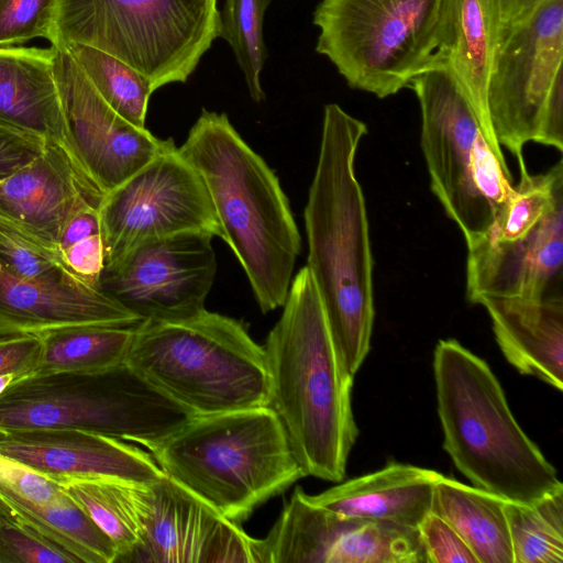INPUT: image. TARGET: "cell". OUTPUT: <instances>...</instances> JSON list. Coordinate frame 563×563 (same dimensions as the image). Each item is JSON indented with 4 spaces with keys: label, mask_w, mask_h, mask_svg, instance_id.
Instances as JSON below:
<instances>
[{
    "label": "cell",
    "mask_w": 563,
    "mask_h": 563,
    "mask_svg": "<svg viewBox=\"0 0 563 563\" xmlns=\"http://www.w3.org/2000/svg\"><path fill=\"white\" fill-rule=\"evenodd\" d=\"M219 35L217 0H59L53 47L103 51L143 74L155 91L187 81Z\"/></svg>",
    "instance_id": "8"
},
{
    "label": "cell",
    "mask_w": 563,
    "mask_h": 563,
    "mask_svg": "<svg viewBox=\"0 0 563 563\" xmlns=\"http://www.w3.org/2000/svg\"><path fill=\"white\" fill-rule=\"evenodd\" d=\"M103 197L64 147L47 144L0 181V216L57 245L69 220L85 209H98Z\"/></svg>",
    "instance_id": "19"
},
{
    "label": "cell",
    "mask_w": 563,
    "mask_h": 563,
    "mask_svg": "<svg viewBox=\"0 0 563 563\" xmlns=\"http://www.w3.org/2000/svg\"><path fill=\"white\" fill-rule=\"evenodd\" d=\"M144 321L75 275L31 280L0 264V338L79 324L135 325Z\"/></svg>",
    "instance_id": "20"
},
{
    "label": "cell",
    "mask_w": 563,
    "mask_h": 563,
    "mask_svg": "<svg viewBox=\"0 0 563 563\" xmlns=\"http://www.w3.org/2000/svg\"><path fill=\"white\" fill-rule=\"evenodd\" d=\"M125 365L190 416L268 406L264 346L233 318L202 312L176 321H142Z\"/></svg>",
    "instance_id": "6"
},
{
    "label": "cell",
    "mask_w": 563,
    "mask_h": 563,
    "mask_svg": "<svg viewBox=\"0 0 563 563\" xmlns=\"http://www.w3.org/2000/svg\"><path fill=\"white\" fill-rule=\"evenodd\" d=\"M366 124L336 103L324 107L319 155L303 211L306 267L339 354L353 376L371 349L375 318L367 210L355 173Z\"/></svg>",
    "instance_id": "1"
},
{
    "label": "cell",
    "mask_w": 563,
    "mask_h": 563,
    "mask_svg": "<svg viewBox=\"0 0 563 563\" xmlns=\"http://www.w3.org/2000/svg\"><path fill=\"white\" fill-rule=\"evenodd\" d=\"M0 264L19 277L37 282L75 275L63 262L56 244L3 216H0Z\"/></svg>",
    "instance_id": "33"
},
{
    "label": "cell",
    "mask_w": 563,
    "mask_h": 563,
    "mask_svg": "<svg viewBox=\"0 0 563 563\" xmlns=\"http://www.w3.org/2000/svg\"><path fill=\"white\" fill-rule=\"evenodd\" d=\"M178 151L202 180L221 239L244 269L261 311L283 307L301 238L276 174L225 113L203 109Z\"/></svg>",
    "instance_id": "3"
},
{
    "label": "cell",
    "mask_w": 563,
    "mask_h": 563,
    "mask_svg": "<svg viewBox=\"0 0 563 563\" xmlns=\"http://www.w3.org/2000/svg\"><path fill=\"white\" fill-rule=\"evenodd\" d=\"M283 307L264 345L268 407L306 476L340 483L358 435L352 409L354 376L339 354L306 266L292 277Z\"/></svg>",
    "instance_id": "2"
},
{
    "label": "cell",
    "mask_w": 563,
    "mask_h": 563,
    "mask_svg": "<svg viewBox=\"0 0 563 563\" xmlns=\"http://www.w3.org/2000/svg\"><path fill=\"white\" fill-rule=\"evenodd\" d=\"M190 415L128 365L98 373L31 374L0 394V429H73L145 445Z\"/></svg>",
    "instance_id": "9"
},
{
    "label": "cell",
    "mask_w": 563,
    "mask_h": 563,
    "mask_svg": "<svg viewBox=\"0 0 563 563\" xmlns=\"http://www.w3.org/2000/svg\"><path fill=\"white\" fill-rule=\"evenodd\" d=\"M563 0H544L499 44L487 85L498 144L528 173L523 146L563 151Z\"/></svg>",
    "instance_id": "10"
},
{
    "label": "cell",
    "mask_w": 563,
    "mask_h": 563,
    "mask_svg": "<svg viewBox=\"0 0 563 563\" xmlns=\"http://www.w3.org/2000/svg\"><path fill=\"white\" fill-rule=\"evenodd\" d=\"M497 344L523 375L563 388V297H483Z\"/></svg>",
    "instance_id": "21"
},
{
    "label": "cell",
    "mask_w": 563,
    "mask_h": 563,
    "mask_svg": "<svg viewBox=\"0 0 563 563\" xmlns=\"http://www.w3.org/2000/svg\"><path fill=\"white\" fill-rule=\"evenodd\" d=\"M99 233L100 220L98 209L88 208L78 212L69 220L57 240V246L60 251L76 242Z\"/></svg>",
    "instance_id": "41"
},
{
    "label": "cell",
    "mask_w": 563,
    "mask_h": 563,
    "mask_svg": "<svg viewBox=\"0 0 563 563\" xmlns=\"http://www.w3.org/2000/svg\"><path fill=\"white\" fill-rule=\"evenodd\" d=\"M0 516L33 531L76 562L115 563L111 540L69 497L51 504H33L0 495Z\"/></svg>",
    "instance_id": "27"
},
{
    "label": "cell",
    "mask_w": 563,
    "mask_h": 563,
    "mask_svg": "<svg viewBox=\"0 0 563 563\" xmlns=\"http://www.w3.org/2000/svg\"><path fill=\"white\" fill-rule=\"evenodd\" d=\"M443 448L475 487L532 505L563 489L554 466L515 419L488 364L453 339L433 354Z\"/></svg>",
    "instance_id": "4"
},
{
    "label": "cell",
    "mask_w": 563,
    "mask_h": 563,
    "mask_svg": "<svg viewBox=\"0 0 563 563\" xmlns=\"http://www.w3.org/2000/svg\"><path fill=\"white\" fill-rule=\"evenodd\" d=\"M0 454L48 476L112 477L152 485L164 476L150 452L73 429H0Z\"/></svg>",
    "instance_id": "18"
},
{
    "label": "cell",
    "mask_w": 563,
    "mask_h": 563,
    "mask_svg": "<svg viewBox=\"0 0 563 563\" xmlns=\"http://www.w3.org/2000/svg\"><path fill=\"white\" fill-rule=\"evenodd\" d=\"M505 501L443 476L435 484L431 511L460 534L478 563H514Z\"/></svg>",
    "instance_id": "26"
},
{
    "label": "cell",
    "mask_w": 563,
    "mask_h": 563,
    "mask_svg": "<svg viewBox=\"0 0 563 563\" xmlns=\"http://www.w3.org/2000/svg\"><path fill=\"white\" fill-rule=\"evenodd\" d=\"M272 0H224L220 12V35L231 46L251 98H265L261 73L267 58L263 40L265 11Z\"/></svg>",
    "instance_id": "32"
},
{
    "label": "cell",
    "mask_w": 563,
    "mask_h": 563,
    "mask_svg": "<svg viewBox=\"0 0 563 563\" xmlns=\"http://www.w3.org/2000/svg\"><path fill=\"white\" fill-rule=\"evenodd\" d=\"M139 324H79L41 332V356L33 374L98 373L122 365Z\"/></svg>",
    "instance_id": "28"
},
{
    "label": "cell",
    "mask_w": 563,
    "mask_h": 563,
    "mask_svg": "<svg viewBox=\"0 0 563 563\" xmlns=\"http://www.w3.org/2000/svg\"><path fill=\"white\" fill-rule=\"evenodd\" d=\"M500 15L499 44L526 21L544 0H497Z\"/></svg>",
    "instance_id": "42"
},
{
    "label": "cell",
    "mask_w": 563,
    "mask_h": 563,
    "mask_svg": "<svg viewBox=\"0 0 563 563\" xmlns=\"http://www.w3.org/2000/svg\"><path fill=\"white\" fill-rule=\"evenodd\" d=\"M409 88L420 107L421 148L431 190L470 246L488 231L494 218L472 178V155L475 140L483 133L481 124L445 67H428Z\"/></svg>",
    "instance_id": "12"
},
{
    "label": "cell",
    "mask_w": 563,
    "mask_h": 563,
    "mask_svg": "<svg viewBox=\"0 0 563 563\" xmlns=\"http://www.w3.org/2000/svg\"><path fill=\"white\" fill-rule=\"evenodd\" d=\"M0 495L33 504L69 498L54 479L3 454H0Z\"/></svg>",
    "instance_id": "35"
},
{
    "label": "cell",
    "mask_w": 563,
    "mask_h": 563,
    "mask_svg": "<svg viewBox=\"0 0 563 563\" xmlns=\"http://www.w3.org/2000/svg\"><path fill=\"white\" fill-rule=\"evenodd\" d=\"M139 545L126 563H255L254 538L200 497L164 476Z\"/></svg>",
    "instance_id": "16"
},
{
    "label": "cell",
    "mask_w": 563,
    "mask_h": 563,
    "mask_svg": "<svg viewBox=\"0 0 563 563\" xmlns=\"http://www.w3.org/2000/svg\"><path fill=\"white\" fill-rule=\"evenodd\" d=\"M98 213L104 266L150 240L184 232L222 235L202 180L175 143L106 194Z\"/></svg>",
    "instance_id": "11"
},
{
    "label": "cell",
    "mask_w": 563,
    "mask_h": 563,
    "mask_svg": "<svg viewBox=\"0 0 563 563\" xmlns=\"http://www.w3.org/2000/svg\"><path fill=\"white\" fill-rule=\"evenodd\" d=\"M42 342L37 334L0 338V375L15 374L20 378L35 372Z\"/></svg>",
    "instance_id": "40"
},
{
    "label": "cell",
    "mask_w": 563,
    "mask_h": 563,
    "mask_svg": "<svg viewBox=\"0 0 563 563\" xmlns=\"http://www.w3.org/2000/svg\"><path fill=\"white\" fill-rule=\"evenodd\" d=\"M451 0H320L316 51L354 89L386 98L409 87L443 45Z\"/></svg>",
    "instance_id": "7"
},
{
    "label": "cell",
    "mask_w": 563,
    "mask_h": 563,
    "mask_svg": "<svg viewBox=\"0 0 563 563\" xmlns=\"http://www.w3.org/2000/svg\"><path fill=\"white\" fill-rule=\"evenodd\" d=\"M253 551L255 563H428L418 529L325 509L300 486Z\"/></svg>",
    "instance_id": "13"
},
{
    "label": "cell",
    "mask_w": 563,
    "mask_h": 563,
    "mask_svg": "<svg viewBox=\"0 0 563 563\" xmlns=\"http://www.w3.org/2000/svg\"><path fill=\"white\" fill-rule=\"evenodd\" d=\"M0 563H77L23 526L0 516Z\"/></svg>",
    "instance_id": "36"
},
{
    "label": "cell",
    "mask_w": 563,
    "mask_h": 563,
    "mask_svg": "<svg viewBox=\"0 0 563 563\" xmlns=\"http://www.w3.org/2000/svg\"><path fill=\"white\" fill-rule=\"evenodd\" d=\"M563 202L525 238L497 242L482 236L467 246L466 295L544 299L562 296Z\"/></svg>",
    "instance_id": "17"
},
{
    "label": "cell",
    "mask_w": 563,
    "mask_h": 563,
    "mask_svg": "<svg viewBox=\"0 0 563 563\" xmlns=\"http://www.w3.org/2000/svg\"><path fill=\"white\" fill-rule=\"evenodd\" d=\"M212 239L184 232L140 243L104 266L99 289L143 320L191 318L206 309L217 274Z\"/></svg>",
    "instance_id": "14"
},
{
    "label": "cell",
    "mask_w": 563,
    "mask_h": 563,
    "mask_svg": "<svg viewBox=\"0 0 563 563\" xmlns=\"http://www.w3.org/2000/svg\"><path fill=\"white\" fill-rule=\"evenodd\" d=\"M443 476L433 470L394 462L307 496L314 505L345 516L418 529L431 511L435 484Z\"/></svg>",
    "instance_id": "22"
},
{
    "label": "cell",
    "mask_w": 563,
    "mask_h": 563,
    "mask_svg": "<svg viewBox=\"0 0 563 563\" xmlns=\"http://www.w3.org/2000/svg\"><path fill=\"white\" fill-rule=\"evenodd\" d=\"M514 563L563 562V489L532 505L505 501Z\"/></svg>",
    "instance_id": "30"
},
{
    "label": "cell",
    "mask_w": 563,
    "mask_h": 563,
    "mask_svg": "<svg viewBox=\"0 0 563 563\" xmlns=\"http://www.w3.org/2000/svg\"><path fill=\"white\" fill-rule=\"evenodd\" d=\"M55 48L56 78L68 150L102 192L113 190L175 142L161 140L119 115L98 93L70 53Z\"/></svg>",
    "instance_id": "15"
},
{
    "label": "cell",
    "mask_w": 563,
    "mask_h": 563,
    "mask_svg": "<svg viewBox=\"0 0 563 563\" xmlns=\"http://www.w3.org/2000/svg\"><path fill=\"white\" fill-rule=\"evenodd\" d=\"M499 27L497 0H451L445 38L430 66L441 65L452 74L474 110L486 142L506 163L487 112V85Z\"/></svg>",
    "instance_id": "23"
},
{
    "label": "cell",
    "mask_w": 563,
    "mask_h": 563,
    "mask_svg": "<svg viewBox=\"0 0 563 563\" xmlns=\"http://www.w3.org/2000/svg\"><path fill=\"white\" fill-rule=\"evenodd\" d=\"M144 448L165 475L236 523L306 476L268 406L190 416Z\"/></svg>",
    "instance_id": "5"
},
{
    "label": "cell",
    "mask_w": 563,
    "mask_h": 563,
    "mask_svg": "<svg viewBox=\"0 0 563 563\" xmlns=\"http://www.w3.org/2000/svg\"><path fill=\"white\" fill-rule=\"evenodd\" d=\"M47 144L36 135L0 123V181L31 163Z\"/></svg>",
    "instance_id": "38"
},
{
    "label": "cell",
    "mask_w": 563,
    "mask_h": 563,
    "mask_svg": "<svg viewBox=\"0 0 563 563\" xmlns=\"http://www.w3.org/2000/svg\"><path fill=\"white\" fill-rule=\"evenodd\" d=\"M563 202V162L538 175H520L507 199L495 211L483 235L497 242L525 238L548 213Z\"/></svg>",
    "instance_id": "31"
},
{
    "label": "cell",
    "mask_w": 563,
    "mask_h": 563,
    "mask_svg": "<svg viewBox=\"0 0 563 563\" xmlns=\"http://www.w3.org/2000/svg\"><path fill=\"white\" fill-rule=\"evenodd\" d=\"M20 377L15 374H4L0 375V394L14 380L19 379Z\"/></svg>",
    "instance_id": "43"
},
{
    "label": "cell",
    "mask_w": 563,
    "mask_h": 563,
    "mask_svg": "<svg viewBox=\"0 0 563 563\" xmlns=\"http://www.w3.org/2000/svg\"><path fill=\"white\" fill-rule=\"evenodd\" d=\"M55 59L53 46L0 47V123L69 154Z\"/></svg>",
    "instance_id": "24"
},
{
    "label": "cell",
    "mask_w": 563,
    "mask_h": 563,
    "mask_svg": "<svg viewBox=\"0 0 563 563\" xmlns=\"http://www.w3.org/2000/svg\"><path fill=\"white\" fill-rule=\"evenodd\" d=\"M51 478L111 540L117 550L115 562L126 563L143 534L151 509V485L99 476Z\"/></svg>",
    "instance_id": "25"
},
{
    "label": "cell",
    "mask_w": 563,
    "mask_h": 563,
    "mask_svg": "<svg viewBox=\"0 0 563 563\" xmlns=\"http://www.w3.org/2000/svg\"><path fill=\"white\" fill-rule=\"evenodd\" d=\"M59 0H0V47L32 38L56 42Z\"/></svg>",
    "instance_id": "34"
},
{
    "label": "cell",
    "mask_w": 563,
    "mask_h": 563,
    "mask_svg": "<svg viewBox=\"0 0 563 563\" xmlns=\"http://www.w3.org/2000/svg\"><path fill=\"white\" fill-rule=\"evenodd\" d=\"M428 563H478L460 534L430 511L418 527Z\"/></svg>",
    "instance_id": "37"
},
{
    "label": "cell",
    "mask_w": 563,
    "mask_h": 563,
    "mask_svg": "<svg viewBox=\"0 0 563 563\" xmlns=\"http://www.w3.org/2000/svg\"><path fill=\"white\" fill-rule=\"evenodd\" d=\"M65 265L87 285L99 288L104 268V247L101 233L88 236L60 250Z\"/></svg>",
    "instance_id": "39"
},
{
    "label": "cell",
    "mask_w": 563,
    "mask_h": 563,
    "mask_svg": "<svg viewBox=\"0 0 563 563\" xmlns=\"http://www.w3.org/2000/svg\"><path fill=\"white\" fill-rule=\"evenodd\" d=\"M64 48L119 115L137 128H145L147 104L154 90L143 74L121 59L88 45L70 44Z\"/></svg>",
    "instance_id": "29"
}]
</instances>
